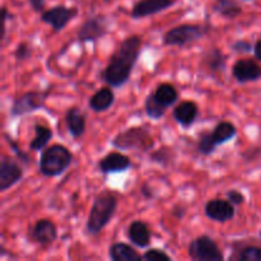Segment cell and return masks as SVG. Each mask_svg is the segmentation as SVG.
<instances>
[{"label": "cell", "mask_w": 261, "mask_h": 261, "mask_svg": "<svg viewBox=\"0 0 261 261\" xmlns=\"http://www.w3.org/2000/svg\"><path fill=\"white\" fill-rule=\"evenodd\" d=\"M142 50V37L139 35L127 36L110 56L109 64L101 71L99 79L112 88H121L129 82Z\"/></svg>", "instance_id": "1"}, {"label": "cell", "mask_w": 261, "mask_h": 261, "mask_svg": "<svg viewBox=\"0 0 261 261\" xmlns=\"http://www.w3.org/2000/svg\"><path fill=\"white\" fill-rule=\"evenodd\" d=\"M116 195L111 191H102L93 199L86 228L89 236H98L110 224L117 211Z\"/></svg>", "instance_id": "2"}, {"label": "cell", "mask_w": 261, "mask_h": 261, "mask_svg": "<svg viewBox=\"0 0 261 261\" xmlns=\"http://www.w3.org/2000/svg\"><path fill=\"white\" fill-rule=\"evenodd\" d=\"M74 160L73 153L63 144H53L41 152L38 171L45 177H58L66 172Z\"/></svg>", "instance_id": "3"}, {"label": "cell", "mask_w": 261, "mask_h": 261, "mask_svg": "<svg viewBox=\"0 0 261 261\" xmlns=\"http://www.w3.org/2000/svg\"><path fill=\"white\" fill-rule=\"evenodd\" d=\"M112 147L121 150H138V152H150L154 148L155 140L149 127L145 125L126 127L117 133L111 142Z\"/></svg>", "instance_id": "4"}, {"label": "cell", "mask_w": 261, "mask_h": 261, "mask_svg": "<svg viewBox=\"0 0 261 261\" xmlns=\"http://www.w3.org/2000/svg\"><path fill=\"white\" fill-rule=\"evenodd\" d=\"M211 30V24H201V23H196V24H193V23L178 24L176 27L170 28L163 35L162 42L165 46L185 47V46L191 45V43L205 37L206 35H209Z\"/></svg>", "instance_id": "5"}, {"label": "cell", "mask_w": 261, "mask_h": 261, "mask_svg": "<svg viewBox=\"0 0 261 261\" xmlns=\"http://www.w3.org/2000/svg\"><path fill=\"white\" fill-rule=\"evenodd\" d=\"M50 92L51 89L47 88L45 91H28L19 94L13 99L9 115L12 117H20L42 110Z\"/></svg>", "instance_id": "6"}, {"label": "cell", "mask_w": 261, "mask_h": 261, "mask_svg": "<svg viewBox=\"0 0 261 261\" xmlns=\"http://www.w3.org/2000/svg\"><path fill=\"white\" fill-rule=\"evenodd\" d=\"M188 254L194 261H222L224 255L221 247L208 234H201L190 241L188 247Z\"/></svg>", "instance_id": "7"}, {"label": "cell", "mask_w": 261, "mask_h": 261, "mask_svg": "<svg viewBox=\"0 0 261 261\" xmlns=\"http://www.w3.org/2000/svg\"><path fill=\"white\" fill-rule=\"evenodd\" d=\"M110 32V20L105 15H92L78 28L76 38L81 43H94Z\"/></svg>", "instance_id": "8"}, {"label": "cell", "mask_w": 261, "mask_h": 261, "mask_svg": "<svg viewBox=\"0 0 261 261\" xmlns=\"http://www.w3.org/2000/svg\"><path fill=\"white\" fill-rule=\"evenodd\" d=\"M24 168L14 157L3 155L0 161V191L5 193L22 181Z\"/></svg>", "instance_id": "9"}, {"label": "cell", "mask_w": 261, "mask_h": 261, "mask_svg": "<svg viewBox=\"0 0 261 261\" xmlns=\"http://www.w3.org/2000/svg\"><path fill=\"white\" fill-rule=\"evenodd\" d=\"M78 15L76 8H69L66 5H55L51 9L45 10L41 13V22L46 23L53 28L55 33L61 32L74 18Z\"/></svg>", "instance_id": "10"}, {"label": "cell", "mask_w": 261, "mask_h": 261, "mask_svg": "<svg viewBox=\"0 0 261 261\" xmlns=\"http://www.w3.org/2000/svg\"><path fill=\"white\" fill-rule=\"evenodd\" d=\"M28 240L42 247L53 245L58 240V228L51 219H38L28 228Z\"/></svg>", "instance_id": "11"}, {"label": "cell", "mask_w": 261, "mask_h": 261, "mask_svg": "<svg viewBox=\"0 0 261 261\" xmlns=\"http://www.w3.org/2000/svg\"><path fill=\"white\" fill-rule=\"evenodd\" d=\"M234 206L236 205H233L227 198L211 199L209 201H206L205 206H204V214L206 216V218L217 222V223H227L236 216Z\"/></svg>", "instance_id": "12"}, {"label": "cell", "mask_w": 261, "mask_h": 261, "mask_svg": "<svg viewBox=\"0 0 261 261\" xmlns=\"http://www.w3.org/2000/svg\"><path fill=\"white\" fill-rule=\"evenodd\" d=\"M176 3L177 0H139L134 4L130 15L135 20L143 19L170 9Z\"/></svg>", "instance_id": "13"}, {"label": "cell", "mask_w": 261, "mask_h": 261, "mask_svg": "<svg viewBox=\"0 0 261 261\" xmlns=\"http://www.w3.org/2000/svg\"><path fill=\"white\" fill-rule=\"evenodd\" d=\"M232 76L241 84L260 81L261 66L254 59H239L232 65Z\"/></svg>", "instance_id": "14"}, {"label": "cell", "mask_w": 261, "mask_h": 261, "mask_svg": "<svg viewBox=\"0 0 261 261\" xmlns=\"http://www.w3.org/2000/svg\"><path fill=\"white\" fill-rule=\"evenodd\" d=\"M132 167V160L120 152H110L98 161V170L102 175L126 172Z\"/></svg>", "instance_id": "15"}, {"label": "cell", "mask_w": 261, "mask_h": 261, "mask_svg": "<svg viewBox=\"0 0 261 261\" xmlns=\"http://www.w3.org/2000/svg\"><path fill=\"white\" fill-rule=\"evenodd\" d=\"M199 116V106L194 101H182L173 109L172 117L184 129H189L194 125Z\"/></svg>", "instance_id": "16"}, {"label": "cell", "mask_w": 261, "mask_h": 261, "mask_svg": "<svg viewBox=\"0 0 261 261\" xmlns=\"http://www.w3.org/2000/svg\"><path fill=\"white\" fill-rule=\"evenodd\" d=\"M127 239L137 247L145 249L152 242V232L145 222L137 219V221H133L127 227Z\"/></svg>", "instance_id": "17"}, {"label": "cell", "mask_w": 261, "mask_h": 261, "mask_svg": "<svg viewBox=\"0 0 261 261\" xmlns=\"http://www.w3.org/2000/svg\"><path fill=\"white\" fill-rule=\"evenodd\" d=\"M65 124L70 137L74 138V139H79V138L83 137L87 130L86 115L81 111L79 107H70L66 111Z\"/></svg>", "instance_id": "18"}, {"label": "cell", "mask_w": 261, "mask_h": 261, "mask_svg": "<svg viewBox=\"0 0 261 261\" xmlns=\"http://www.w3.org/2000/svg\"><path fill=\"white\" fill-rule=\"evenodd\" d=\"M115 103V93L112 87L106 86L99 88L96 93L91 96L88 99V107L93 112L101 114V112H106L114 106Z\"/></svg>", "instance_id": "19"}, {"label": "cell", "mask_w": 261, "mask_h": 261, "mask_svg": "<svg viewBox=\"0 0 261 261\" xmlns=\"http://www.w3.org/2000/svg\"><path fill=\"white\" fill-rule=\"evenodd\" d=\"M227 55L219 47H211L203 55V64L212 74H222L227 69Z\"/></svg>", "instance_id": "20"}, {"label": "cell", "mask_w": 261, "mask_h": 261, "mask_svg": "<svg viewBox=\"0 0 261 261\" xmlns=\"http://www.w3.org/2000/svg\"><path fill=\"white\" fill-rule=\"evenodd\" d=\"M109 257L112 261H139L143 255L139 254L132 245L125 242H115L109 247Z\"/></svg>", "instance_id": "21"}, {"label": "cell", "mask_w": 261, "mask_h": 261, "mask_svg": "<svg viewBox=\"0 0 261 261\" xmlns=\"http://www.w3.org/2000/svg\"><path fill=\"white\" fill-rule=\"evenodd\" d=\"M237 133H239V130L233 122L221 121L213 127V130H211V137L217 147H219V145H223L234 139Z\"/></svg>", "instance_id": "22"}, {"label": "cell", "mask_w": 261, "mask_h": 261, "mask_svg": "<svg viewBox=\"0 0 261 261\" xmlns=\"http://www.w3.org/2000/svg\"><path fill=\"white\" fill-rule=\"evenodd\" d=\"M152 93L154 98L166 109L172 107L178 99L177 88L171 83H161L154 91H152Z\"/></svg>", "instance_id": "23"}, {"label": "cell", "mask_w": 261, "mask_h": 261, "mask_svg": "<svg viewBox=\"0 0 261 261\" xmlns=\"http://www.w3.org/2000/svg\"><path fill=\"white\" fill-rule=\"evenodd\" d=\"M33 130H35V137L30 142V149L32 152H42L47 147L50 140L53 139V130L42 124H36L33 126Z\"/></svg>", "instance_id": "24"}, {"label": "cell", "mask_w": 261, "mask_h": 261, "mask_svg": "<svg viewBox=\"0 0 261 261\" xmlns=\"http://www.w3.org/2000/svg\"><path fill=\"white\" fill-rule=\"evenodd\" d=\"M212 10L226 19H234L242 13V7L236 0H214Z\"/></svg>", "instance_id": "25"}, {"label": "cell", "mask_w": 261, "mask_h": 261, "mask_svg": "<svg viewBox=\"0 0 261 261\" xmlns=\"http://www.w3.org/2000/svg\"><path fill=\"white\" fill-rule=\"evenodd\" d=\"M149 158L152 162L157 163V165L163 166V167H170L175 161L176 154L173 148L171 147H161L158 149H154L150 152Z\"/></svg>", "instance_id": "26"}, {"label": "cell", "mask_w": 261, "mask_h": 261, "mask_svg": "<svg viewBox=\"0 0 261 261\" xmlns=\"http://www.w3.org/2000/svg\"><path fill=\"white\" fill-rule=\"evenodd\" d=\"M167 110L168 109H166L165 106H162V105L154 98L152 92L148 94L147 98H145L144 101V111L149 119L161 120L166 115V111H167Z\"/></svg>", "instance_id": "27"}, {"label": "cell", "mask_w": 261, "mask_h": 261, "mask_svg": "<svg viewBox=\"0 0 261 261\" xmlns=\"http://www.w3.org/2000/svg\"><path fill=\"white\" fill-rule=\"evenodd\" d=\"M216 143L213 142L211 137V132H204L201 133L200 137L198 140V150L200 154L203 155H212L213 153H216L217 150Z\"/></svg>", "instance_id": "28"}, {"label": "cell", "mask_w": 261, "mask_h": 261, "mask_svg": "<svg viewBox=\"0 0 261 261\" xmlns=\"http://www.w3.org/2000/svg\"><path fill=\"white\" fill-rule=\"evenodd\" d=\"M4 138H5V140H7L8 144H9L10 149H12L13 153H14L15 158H17V160L19 161L23 166H30L31 162H32V160H31V157L28 155V153L24 152V150H23L22 148L18 145V143L15 142L12 137H9L7 133H4Z\"/></svg>", "instance_id": "29"}, {"label": "cell", "mask_w": 261, "mask_h": 261, "mask_svg": "<svg viewBox=\"0 0 261 261\" xmlns=\"http://www.w3.org/2000/svg\"><path fill=\"white\" fill-rule=\"evenodd\" d=\"M240 261H261V247L245 246L236 256Z\"/></svg>", "instance_id": "30"}, {"label": "cell", "mask_w": 261, "mask_h": 261, "mask_svg": "<svg viewBox=\"0 0 261 261\" xmlns=\"http://www.w3.org/2000/svg\"><path fill=\"white\" fill-rule=\"evenodd\" d=\"M143 260L145 261H171L172 257L162 249H157V247H153V249L147 250V251L143 254Z\"/></svg>", "instance_id": "31"}, {"label": "cell", "mask_w": 261, "mask_h": 261, "mask_svg": "<svg viewBox=\"0 0 261 261\" xmlns=\"http://www.w3.org/2000/svg\"><path fill=\"white\" fill-rule=\"evenodd\" d=\"M13 55H14L15 60H17L18 63H19V61L20 63H22V61H27L28 59H31V56H32V47H31L27 42H20L17 45Z\"/></svg>", "instance_id": "32"}, {"label": "cell", "mask_w": 261, "mask_h": 261, "mask_svg": "<svg viewBox=\"0 0 261 261\" xmlns=\"http://www.w3.org/2000/svg\"><path fill=\"white\" fill-rule=\"evenodd\" d=\"M232 50L234 53H239V54H247L250 51H254V45H252L250 41L246 40H237L234 41L233 45H232Z\"/></svg>", "instance_id": "33"}, {"label": "cell", "mask_w": 261, "mask_h": 261, "mask_svg": "<svg viewBox=\"0 0 261 261\" xmlns=\"http://www.w3.org/2000/svg\"><path fill=\"white\" fill-rule=\"evenodd\" d=\"M226 198L236 206L242 205V204L245 203V195L241 193V191L236 190V189H231V190L227 191Z\"/></svg>", "instance_id": "34"}, {"label": "cell", "mask_w": 261, "mask_h": 261, "mask_svg": "<svg viewBox=\"0 0 261 261\" xmlns=\"http://www.w3.org/2000/svg\"><path fill=\"white\" fill-rule=\"evenodd\" d=\"M28 3H30V7L32 8L33 12H45V0H28Z\"/></svg>", "instance_id": "35"}, {"label": "cell", "mask_w": 261, "mask_h": 261, "mask_svg": "<svg viewBox=\"0 0 261 261\" xmlns=\"http://www.w3.org/2000/svg\"><path fill=\"white\" fill-rule=\"evenodd\" d=\"M172 214L177 219H182L184 217H185V214H186V209L184 208L182 205H176V206H173Z\"/></svg>", "instance_id": "36"}, {"label": "cell", "mask_w": 261, "mask_h": 261, "mask_svg": "<svg viewBox=\"0 0 261 261\" xmlns=\"http://www.w3.org/2000/svg\"><path fill=\"white\" fill-rule=\"evenodd\" d=\"M150 190H152V189H150L149 185L145 182V184H143L142 190H140V191H142V195L144 196L145 199H152L153 198V193Z\"/></svg>", "instance_id": "37"}, {"label": "cell", "mask_w": 261, "mask_h": 261, "mask_svg": "<svg viewBox=\"0 0 261 261\" xmlns=\"http://www.w3.org/2000/svg\"><path fill=\"white\" fill-rule=\"evenodd\" d=\"M254 55L256 58V60L261 61V38L256 41V43L254 45Z\"/></svg>", "instance_id": "38"}, {"label": "cell", "mask_w": 261, "mask_h": 261, "mask_svg": "<svg viewBox=\"0 0 261 261\" xmlns=\"http://www.w3.org/2000/svg\"><path fill=\"white\" fill-rule=\"evenodd\" d=\"M3 15H4V22L7 23L9 19H13V14L12 13H9V10H8L7 7L3 8Z\"/></svg>", "instance_id": "39"}, {"label": "cell", "mask_w": 261, "mask_h": 261, "mask_svg": "<svg viewBox=\"0 0 261 261\" xmlns=\"http://www.w3.org/2000/svg\"><path fill=\"white\" fill-rule=\"evenodd\" d=\"M105 2H106V3H109V2H110V0H105Z\"/></svg>", "instance_id": "40"}, {"label": "cell", "mask_w": 261, "mask_h": 261, "mask_svg": "<svg viewBox=\"0 0 261 261\" xmlns=\"http://www.w3.org/2000/svg\"><path fill=\"white\" fill-rule=\"evenodd\" d=\"M260 240H261V232H260Z\"/></svg>", "instance_id": "41"}, {"label": "cell", "mask_w": 261, "mask_h": 261, "mask_svg": "<svg viewBox=\"0 0 261 261\" xmlns=\"http://www.w3.org/2000/svg\"><path fill=\"white\" fill-rule=\"evenodd\" d=\"M246 2H250V0H246Z\"/></svg>", "instance_id": "42"}]
</instances>
